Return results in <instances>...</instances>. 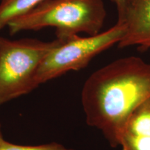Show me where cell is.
I'll return each instance as SVG.
<instances>
[{"instance_id":"cell-1","label":"cell","mask_w":150,"mask_h":150,"mask_svg":"<svg viewBox=\"0 0 150 150\" xmlns=\"http://www.w3.org/2000/svg\"><path fill=\"white\" fill-rule=\"evenodd\" d=\"M150 99V63L138 56L115 60L94 72L84 83L81 102L86 122L100 130L111 147L119 146L131 113Z\"/></svg>"},{"instance_id":"cell-2","label":"cell","mask_w":150,"mask_h":150,"mask_svg":"<svg viewBox=\"0 0 150 150\" xmlns=\"http://www.w3.org/2000/svg\"><path fill=\"white\" fill-rule=\"evenodd\" d=\"M107 16L103 0H46L7 25L11 35L27 30L56 29V38L101 32Z\"/></svg>"},{"instance_id":"cell-3","label":"cell","mask_w":150,"mask_h":150,"mask_svg":"<svg viewBox=\"0 0 150 150\" xmlns=\"http://www.w3.org/2000/svg\"><path fill=\"white\" fill-rule=\"evenodd\" d=\"M58 42L0 36V106L36 88L38 67Z\"/></svg>"},{"instance_id":"cell-4","label":"cell","mask_w":150,"mask_h":150,"mask_svg":"<svg viewBox=\"0 0 150 150\" xmlns=\"http://www.w3.org/2000/svg\"><path fill=\"white\" fill-rule=\"evenodd\" d=\"M125 32L119 22L98 34L81 37L79 35L59 39L38 67L35 82L39 86L70 71L84 68L95 56L117 45Z\"/></svg>"},{"instance_id":"cell-5","label":"cell","mask_w":150,"mask_h":150,"mask_svg":"<svg viewBox=\"0 0 150 150\" xmlns=\"http://www.w3.org/2000/svg\"><path fill=\"white\" fill-rule=\"evenodd\" d=\"M117 22L125 29L118 47L135 46L142 51L150 50V0H127Z\"/></svg>"},{"instance_id":"cell-6","label":"cell","mask_w":150,"mask_h":150,"mask_svg":"<svg viewBox=\"0 0 150 150\" xmlns=\"http://www.w3.org/2000/svg\"><path fill=\"white\" fill-rule=\"evenodd\" d=\"M119 145L122 150H150V99L129 115L120 135Z\"/></svg>"},{"instance_id":"cell-7","label":"cell","mask_w":150,"mask_h":150,"mask_svg":"<svg viewBox=\"0 0 150 150\" xmlns=\"http://www.w3.org/2000/svg\"><path fill=\"white\" fill-rule=\"evenodd\" d=\"M46 0H1L0 2V30L13 19L22 16Z\"/></svg>"},{"instance_id":"cell-8","label":"cell","mask_w":150,"mask_h":150,"mask_svg":"<svg viewBox=\"0 0 150 150\" xmlns=\"http://www.w3.org/2000/svg\"><path fill=\"white\" fill-rule=\"evenodd\" d=\"M0 150H74L67 149L61 144L56 142L45 144L36 146L18 145L4 140L0 144Z\"/></svg>"},{"instance_id":"cell-9","label":"cell","mask_w":150,"mask_h":150,"mask_svg":"<svg viewBox=\"0 0 150 150\" xmlns=\"http://www.w3.org/2000/svg\"><path fill=\"white\" fill-rule=\"evenodd\" d=\"M112 3L115 4L117 11V18L120 17L122 14L127 0H110Z\"/></svg>"},{"instance_id":"cell-10","label":"cell","mask_w":150,"mask_h":150,"mask_svg":"<svg viewBox=\"0 0 150 150\" xmlns=\"http://www.w3.org/2000/svg\"><path fill=\"white\" fill-rule=\"evenodd\" d=\"M4 139L3 136H2V132H1V124H0V144L2 142Z\"/></svg>"}]
</instances>
